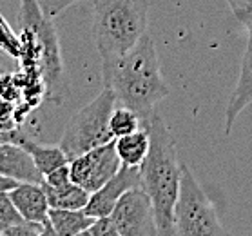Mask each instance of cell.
Returning a JSON list of instances; mask_svg holds the SVG:
<instances>
[{"instance_id": "ba28073f", "label": "cell", "mask_w": 252, "mask_h": 236, "mask_svg": "<svg viewBox=\"0 0 252 236\" xmlns=\"http://www.w3.org/2000/svg\"><path fill=\"white\" fill-rule=\"evenodd\" d=\"M120 167L122 162L116 155L115 140L98 145L69 162L71 180L89 193L100 189L111 176H115Z\"/></svg>"}, {"instance_id": "603a6c76", "label": "cell", "mask_w": 252, "mask_h": 236, "mask_svg": "<svg viewBox=\"0 0 252 236\" xmlns=\"http://www.w3.org/2000/svg\"><path fill=\"white\" fill-rule=\"evenodd\" d=\"M18 182H15L13 178H7L4 174H0V191H11L13 187H17Z\"/></svg>"}, {"instance_id": "3957f363", "label": "cell", "mask_w": 252, "mask_h": 236, "mask_svg": "<svg viewBox=\"0 0 252 236\" xmlns=\"http://www.w3.org/2000/svg\"><path fill=\"white\" fill-rule=\"evenodd\" d=\"M93 9L94 42L105 69L145 35L149 0H93Z\"/></svg>"}, {"instance_id": "6da1fadb", "label": "cell", "mask_w": 252, "mask_h": 236, "mask_svg": "<svg viewBox=\"0 0 252 236\" xmlns=\"http://www.w3.org/2000/svg\"><path fill=\"white\" fill-rule=\"evenodd\" d=\"M103 87L115 93L116 102L147 120L156 105L171 93L160 69L155 42L147 33L113 66L102 69Z\"/></svg>"}, {"instance_id": "8fae6325", "label": "cell", "mask_w": 252, "mask_h": 236, "mask_svg": "<svg viewBox=\"0 0 252 236\" xmlns=\"http://www.w3.org/2000/svg\"><path fill=\"white\" fill-rule=\"evenodd\" d=\"M0 174L15 182H31V184H42L44 174L34 166L33 158L20 144L15 142H2L0 144Z\"/></svg>"}, {"instance_id": "d6986e66", "label": "cell", "mask_w": 252, "mask_h": 236, "mask_svg": "<svg viewBox=\"0 0 252 236\" xmlns=\"http://www.w3.org/2000/svg\"><path fill=\"white\" fill-rule=\"evenodd\" d=\"M47 235H51V233H49V229H47L46 225L22 220L20 224L13 225V227L4 231L2 236H47Z\"/></svg>"}, {"instance_id": "4fadbf2b", "label": "cell", "mask_w": 252, "mask_h": 236, "mask_svg": "<svg viewBox=\"0 0 252 236\" xmlns=\"http://www.w3.org/2000/svg\"><path fill=\"white\" fill-rule=\"evenodd\" d=\"M149 129L145 127V124L134 133L115 138V149L122 166H142L143 158L147 156V151H149Z\"/></svg>"}, {"instance_id": "52a82bcc", "label": "cell", "mask_w": 252, "mask_h": 236, "mask_svg": "<svg viewBox=\"0 0 252 236\" xmlns=\"http://www.w3.org/2000/svg\"><path fill=\"white\" fill-rule=\"evenodd\" d=\"M109 218L118 236H158L153 202L140 185L122 195Z\"/></svg>"}, {"instance_id": "9c48e42d", "label": "cell", "mask_w": 252, "mask_h": 236, "mask_svg": "<svg viewBox=\"0 0 252 236\" xmlns=\"http://www.w3.org/2000/svg\"><path fill=\"white\" fill-rule=\"evenodd\" d=\"M138 185H140V167L122 166L115 176H111L100 189L91 193L84 211L93 218L109 216L115 209L116 202L122 198V195L132 187H138Z\"/></svg>"}, {"instance_id": "ac0fdd59", "label": "cell", "mask_w": 252, "mask_h": 236, "mask_svg": "<svg viewBox=\"0 0 252 236\" xmlns=\"http://www.w3.org/2000/svg\"><path fill=\"white\" fill-rule=\"evenodd\" d=\"M22 214L18 213L15 203L9 198V191H0V235L4 231L22 222Z\"/></svg>"}, {"instance_id": "9a60e30c", "label": "cell", "mask_w": 252, "mask_h": 236, "mask_svg": "<svg viewBox=\"0 0 252 236\" xmlns=\"http://www.w3.org/2000/svg\"><path fill=\"white\" fill-rule=\"evenodd\" d=\"M49 222L57 236L84 235V231L94 222L84 209H49Z\"/></svg>"}, {"instance_id": "e0dca14e", "label": "cell", "mask_w": 252, "mask_h": 236, "mask_svg": "<svg viewBox=\"0 0 252 236\" xmlns=\"http://www.w3.org/2000/svg\"><path fill=\"white\" fill-rule=\"evenodd\" d=\"M142 126H143V120L132 109H129L126 105H120V107L115 105V109H113L109 118V127L115 138L124 136V135H129V133H134Z\"/></svg>"}, {"instance_id": "5bb4252c", "label": "cell", "mask_w": 252, "mask_h": 236, "mask_svg": "<svg viewBox=\"0 0 252 236\" xmlns=\"http://www.w3.org/2000/svg\"><path fill=\"white\" fill-rule=\"evenodd\" d=\"M42 187L46 191L49 205L58 209H84L91 196L89 191H86L73 180L62 185H49L42 182Z\"/></svg>"}, {"instance_id": "7402d4cb", "label": "cell", "mask_w": 252, "mask_h": 236, "mask_svg": "<svg viewBox=\"0 0 252 236\" xmlns=\"http://www.w3.org/2000/svg\"><path fill=\"white\" fill-rule=\"evenodd\" d=\"M40 2V7L44 9L47 17H57L60 15L62 11H65L69 6H73L76 2H80V0H38Z\"/></svg>"}, {"instance_id": "5b68a950", "label": "cell", "mask_w": 252, "mask_h": 236, "mask_svg": "<svg viewBox=\"0 0 252 236\" xmlns=\"http://www.w3.org/2000/svg\"><path fill=\"white\" fill-rule=\"evenodd\" d=\"M115 105V93L109 87H103L94 100L69 118L58 144L69 162L98 145L115 140L109 127V118Z\"/></svg>"}, {"instance_id": "7c38bea8", "label": "cell", "mask_w": 252, "mask_h": 236, "mask_svg": "<svg viewBox=\"0 0 252 236\" xmlns=\"http://www.w3.org/2000/svg\"><path fill=\"white\" fill-rule=\"evenodd\" d=\"M252 104V28H249V38H247V46L243 58H241V69L238 82L232 95H230L229 105L225 111V135H230L232 124L238 118L241 111L247 105Z\"/></svg>"}, {"instance_id": "ffe728a7", "label": "cell", "mask_w": 252, "mask_h": 236, "mask_svg": "<svg viewBox=\"0 0 252 236\" xmlns=\"http://www.w3.org/2000/svg\"><path fill=\"white\" fill-rule=\"evenodd\" d=\"M227 4L238 22L247 29L252 28V0H227Z\"/></svg>"}, {"instance_id": "30bf717a", "label": "cell", "mask_w": 252, "mask_h": 236, "mask_svg": "<svg viewBox=\"0 0 252 236\" xmlns=\"http://www.w3.org/2000/svg\"><path fill=\"white\" fill-rule=\"evenodd\" d=\"M9 198L15 203V207L24 220L28 222H36V224L46 225L49 233L55 235V231L49 222V202H47L46 191L42 184H31V182H22L17 187L9 191Z\"/></svg>"}, {"instance_id": "2e32d148", "label": "cell", "mask_w": 252, "mask_h": 236, "mask_svg": "<svg viewBox=\"0 0 252 236\" xmlns=\"http://www.w3.org/2000/svg\"><path fill=\"white\" fill-rule=\"evenodd\" d=\"M24 149L28 151L31 158H33L34 166L38 167V171L42 174H47L58 169L63 164H69L67 156L63 155V151L60 145H44L38 144V142H33L29 140L28 136H22V140L18 142Z\"/></svg>"}, {"instance_id": "7a4b0ae2", "label": "cell", "mask_w": 252, "mask_h": 236, "mask_svg": "<svg viewBox=\"0 0 252 236\" xmlns=\"http://www.w3.org/2000/svg\"><path fill=\"white\" fill-rule=\"evenodd\" d=\"M149 151L140 166V187L153 202L156 229L160 236L174 235V202L180 189L182 164L178 160L176 140L165 126L158 111H153L147 120Z\"/></svg>"}, {"instance_id": "44dd1931", "label": "cell", "mask_w": 252, "mask_h": 236, "mask_svg": "<svg viewBox=\"0 0 252 236\" xmlns=\"http://www.w3.org/2000/svg\"><path fill=\"white\" fill-rule=\"evenodd\" d=\"M84 236H118V235H116V229L115 225H113V220L109 216H100V218H94V222L84 231Z\"/></svg>"}, {"instance_id": "277c9868", "label": "cell", "mask_w": 252, "mask_h": 236, "mask_svg": "<svg viewBox=\"0 0 252 236\" xmlns=\"http://www.w3.org/2000/svg\"><path fill=\"white\" fill-rule=\"evenodd\" d=\"M18 24L24 35L31 36L38 49V67L44 84L46 98L51 102H62L67 95V82L63 76V64L60 44L51 17H47L38 0H22Z\"/></svg>"}, {"instance_id": "8992f818", "label": "cell", "mask_w": 252, "mask_h": 236, "mask_svg": "<svg viewBox=\"0 0 252 236\" xmlns=\"http://www.w3.org/2000/svg\"><path fill=\"white\" fill-rule=\"evenodd\" d=\"M221 227L216 205L198 184L189 166L182 164L180 189L174 202V235L176 236H218Z\"/></svg>"}]
</instances>
